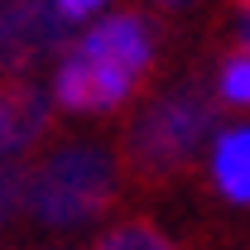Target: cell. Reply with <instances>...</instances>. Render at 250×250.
Masks as SVG:
<instances>
[{
    "mask_svg": "<svg viewBox=\"0 0 250 250\" xmlns=\"http://www.w3.org/2000/svg\"><path fill=\"white\" fill-rule=\"evenodd\" d=\"M154 5H164V10H183V5H192V0H154Z\"/></svg>",
    "mask_w": 250,
    "mask_h": 250,
    "instance_id": "cell-12",
    "label": "cell"
},
{
    "mask_svg": "<svg viewBox=\"0 0 250 250\" xmlns=\"http://www.w3.org/2000/svg\"><path fill=\"white\" fill-rule=\"evenodd\" d=\"M101 5H106V0H53V10H58L67 24H82V20H92Z\"/></svg>",
    "mask_w": 250,
    "mask_h": 250,
    "instance_id": "cell-10",
    "label": "cell"
},
{
    "mask_svg": "<svg viewBox=\"0 0 250 250\" xmlns=\"http://www.w3.org/2000/svg\"><path fill=\"white\" fill-rule=\"evenodd\" d=\"M72 48L106 62V67H116V72H125L135 87H145L149 72H154V29H149L145 15H106Z\"/></svg>",
    "mask_w": 250,
    "mask_h": 250,
    "instance_id": "cell-4",
    "label": "cell"
},
{
    "mask_svg": "<svg viewBox=\"0 0 250 250\" xmlns=\"http://www.w3.org/2000/svg\"><path fill=\"white\" fill-rule=\"evenodd\" d=\"M217 96L197 82L154 96L121 135V173L140 188H164L192 173V164L207 149V135L217 130Z\"/></svg>",
    "mask_w": 250,
    "mask_h": 250,
    "instance_id": "cell-1",
    "label": "cell"
},
{
    "mask_svg": "<svg viewBox=\"0 0 250 250\" xmlns=\"http://www.w3.org/2000/svg\"><path fill=\"white\" fill-rule=\"evenodd\" d=\"M217 101H226V106H250V53L246 48H236V53L221 58Z\"/></svg>",
    "mask_w": 250,
    "mask_h": 250,
    "instance_id": "cell-8",
    "label": "cell"
},
{
    "mask_svg": "<svg viewBox=\"0 0 250 250\" xmlns=\"http://www.w3.org/2000/svg\"><path fill=\"white\" fill-rule=\"evenodd\" d=\"M212 183L221 197L250 207V125L221 130L212 145Z\"/></svg>",
    "mask_w": 250,
    "mask_h": 250,
    "instance_id": "cell-6",
    "label": "cell"
},
{
    "mask_svg": "<svg viewBox=\"0 0 250 250\" xmlns=\"http://www.w3.org/2000/svg\"><path fill=\"white\" fill-rule=\"evenodd\" d=\"M96 250H183V246L168 241L154 221H121L96 241Z\"/></svg>",
    "mask_w": 250,
    "mask_h": 250,
    "instance_id": "cell-7",
    "label": "cell"
},
{
    "mask_svg": "<svg viewBox=\"0 0 250 250\" xmlns=\"http://www.w3.org/2000/svg\"><path fill=\"white\" fill-rule=\"evenodd\" d=\"M135 92H140V87H135L125 72L87 58V53H77V48L62 53L58 77H53V101H58L62 111H72V116H106V111L125 106Z\"/></svg>",
    "mask_w": 250,
    "mask_h": 250,
    "instance_id": "cell-3",
    "label": "cell"
},
{
    "mask_svg": "<svg viewBox=\"0 0 250 250\" xmlns=\"http://www.w3.org/2000/svg\"><path fill=\"white\" fill-rule=\"evenodd\" d=\"M121 188V164L106 154L101 145H67L53 149L39 168H29L24 183V207L39 226H87L106 217Z\"/></svg>",
    "mask_w": 250,
    "mask_h": 250,
    "instance_id": "cell-2",
    "label": "cell"
},
{
    "mask_svg": "<svg viewBox=\"0 0 250 250\" xmlns=\"http://www.w3.org/2000/svg\"><path fill=\"white\" fill-rule=\"evenodd\" d=\"M236 43L250 53V0H236Z\"/></svg>",
    "mask_w": 250,
    "mask_h": 250,
    "instance_id": "cell-11",
    "label": "cell"
},
{
    "mask_svg": "<svg viewBox=\"0 0 250 250\" xmlns=\"http://www.w3.org/2000/svg\"><path fill=\"white\" fill-rule=\"evenodd\" d=\"M53 125V101L29 77H0V164L39 145Z\"/></svg>",
    "mask_w": 250,
    "mask_h": 250,
    "instance_id": "cell-5",
    "label": "cell"
},
{
    "mask_svg": "<svg viewBox=\"0 0 250 250\" xmlns=\"http://www.w3.org/2000/svg\"><path fill=\"white\" fill-rule=\"evenodd\" d=\"M24 183H29V168L24 164H0V226L24 207Z\"/></svg>",
    "mask_w": 250,
    "mask_h": 250,
    "instance_id": "cell-9",
    "label": "cell"
}]
</instances>
